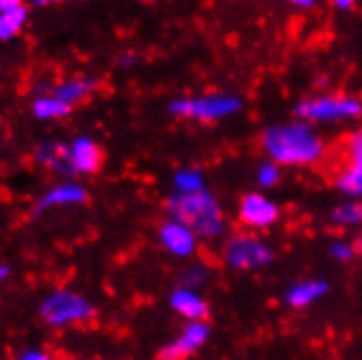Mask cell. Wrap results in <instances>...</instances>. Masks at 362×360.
Instances as JSON below:
<instances>
[{
  "label": "cell",
  "instance_id": "1",
  "mask_svg": "<svg viewBox=\"0 0 362 360\" xmlns=\"http://www.w3.org/2000/svg\"><path fill=\"white\" fill-rule=\"evenodd\" d=\"M262 146L275 164L284 166L319 164L325 153L321 138L310 132V127L303 122L271 127L262 136Z\"/></svg>",
  "mask_w": 362,
  "mask_h": 360
},
{
  "label": "cell",
  "instance_id": "2",
  "mask_svg": "<svg viewBox=\"0 0 362 360\" xmlns=\"http://www.w3.org/2000/svg\"><path fill=\"white\" fill-rule=\"evenodd\" d=\"M168 210L175 221L188 227L194 236L212 238L223 229V212L214 197L205 190L175 194L168 201Z\"/></svg>",
  "mask_w": 362,
  "mask_h": 360
},
{
  "label": "cell",
  "instance_id": "3",
  "mask_svg": "<svg viewBox=\"0 0 362 360\" xmlns=\"http://www.w3.org/2000/svg\"><path fill=\"white\" fill-rule=\"evenodd\" d=\"M319 166H325L334 184L345 194H362V127L349 134L336 149L325 151Z\"/></svg>",
  "mask_w": 362,
  "mask_h": 360
},
{
  "label": "cell",
  "instance_id": "4",
  "mask_svg": "<svg viewBox=\"0 0 362 360\" xmlns=\"http://www.w3.org/2000/svg\"><path fill=\"white\" fill-rule=\"evenodd\" d=\"M297 116L308 120H336V118H358L362 116V103L345 94H325L308 98L297 105Z\"/></svg>",
  "mask_w": 362,
  "mask_h": 360
},
{
  "label": "cell",
  "instance_id": "5",
  "mask_svg": "<svg viewBox=\"0 0 362 360\" xmlns=\"http://www.w3.org/2000/svg\"><path fill=\"white\" fill-rule=\"evenodd\" d=\"M225 260L236 269H257L273 260V251L251 234H236L225 245Z\"/></svg>",
  "mask_w": 362,
  "mask_h": 360
},
{
  "label": "cell",
  "instance_id": "6",
  "mask_svg": "<svg viewBox=\"0 0 362 360\" xmlns=\"http://www.w3.org/2000/svg\"><path fill=\"white\" fill-rule=\"evenodd\" d=\"M94 315V308L74 293H57L42 303V319L50 325L83 321Z\"/></svg>",
  "mask_w": 362,
  "mask_h": 360
},
{
  "label": "cell",
  "instance_id": "7",
  "mask_svg": "<svg viewBox=\"0 0 362 360\" xmlns=\"http://www.w3.org/2000/svg\"><path fill=\"white\" fill-rule=\"evenodd\" d=\"M240 108L234 96H203V98H184L170 105V112L177 116L197 118V120H218Z\"/></svg>",
  "mask_w": 362,
  "mask_h": 360
},
{
  "label": "cell",
  "instance_id": "8",
  "mask_svg": "<svg viewBox=\"0 0 362 360\" xmlns=\"http://www.w3.org/2000/svg\"><path fill=\"white\" fill-rule=\"evenodd\" d=\"M238 219H240V223L245 227L262 229V227L273 225L279 219V208H277V205L271 199H267L264 194L251 192V194H245L240 199Z\"/></svg>",
  "mask_w": 362,
  "mask_h": 360
},
{
  "label": "cell",
  "instance_id": "9",
  "mask_svg": "<svg viewBox=\"0 0 362 360\" xmlns=\"http://www.w3.org/2000/svg\"><path fill=\"white\" fill-rule=\"evenodd\" d=\"M210 337V327L205 321H192L184 334L170 345H166L155 360H186L188 356H192L199 347L205 345Z\"/></svg>",
  "mask_w": 362,
  "mask_h": 360
},
{
  "label": "cell",
  "instance_id": "10",
  "mask_svg": "<svg viewBox=\"0 0 362 360\" xmlns=\"http://www.w3.org/2000/svg\"><path fill=\"white\" fill-rule=\"evenodd\" d=\"M160 236H162L164 247L175 255H190L197 247V238L192 231L177 221L164 223L160 229Z\"/></svg>",
  "mask_w": 362,
  "mask_h": 360
},
{
  "label": "cell",
  "instance_id": "11",
  "mask_svg": "<svg viewBox=\"0 0 362 360\" xmlns=\"http://www.w3.org/2000/svg\"><path fill=\"white\" fill-rule=\"evenodd\" d=\"M72 153V166L74 170H81V173H96L103 164V151L98 144H94L88 138L76 140L70 149Z\"/></svg>",
  "mask_w": 362,
  "mask_h": 360
},
{
  "label": "cell",
  "instance_id": "12",
  "mask_svg": "<svg viewBox=\"0 0 362 360\" xmlns=\"http://www.w3.org/2000/svg\"><path fill=\"white\" fill-rule=\"evenodd\" d=\"M170 303H173V308L179 315H184L190 321H203L205 317H208V303H205L203 299H199L188 289L175 291L173 297H170Z\"/></svg>",
  "mask_w": 362,
  "mask_h": 360
},
{
  "label": "cell",
  "instance_id": "13",
  "mask_svg": "<svg viewBox=\"0 0 362 360\" xmlns=\"http://www.w3.org/2000/svg\"><path fill=\"white\" fill-rule=\"evenodd\" d=\"M325 293H327V284H325V281L310 279V281H301V284L293 286L288 291V295H286V301L293 308H303V306H310L313 301H317Z\"/></svg>",
  "mask_w": 362,
  "mask_h": 360
},
{
  "label": "cell",
  "instance_id": "14",
  "mask_svg": "<svg viewBox=\"0 0 362 360\" xmlns=\"http://www.w3.org/2000/svg\"><path fill=\"white\" fill-rule=\"evenodd\" d=\"M37 158H40L42 164H46L50 168H57V170H64V173H72L74 170V166H72V153L64 144H46V146H40Z\"/></svg>",
  "mask_w": 362,
  "mask_h": 360
},
{
  "label": "cell",
  "instance_id": "15",
  "mask_svg": "<svg viewBox=\"0 0 362 360\" xmlns=\"http://www.w3.org/2000/svg\"><path fill=\"white\" fill-rule=\"evenodd\" d=\"M88 199L86 190L81 186H59L55 188L53 192H48L42 203L37 205V210H44V208H50V205H64V203H83Z\"/></svg>",
  "mask_w": 362,
  "mask_h": 360
},
{
  "label": "cell",
  "instance_id": "16",
  "mask_svg": "<svg viewBox=\"0 0 362 360\" xmlns=\"http://www.w3.org/2000/svg\"><path fill=\"white\" fill-rule=\"evenodd\" d=\"M24 20H27V7L24 5H18L5 13H0V40L13 37L22 29Z\"/></svg>",
  "mask_w": 362,
  "mask_h": 360
},
{
  "label": "cell",
  "instance_id": "17",
  "mask_svg": "<svg viewBox=\"0 0 362 360\" xmlns=\"http://www.w3.org/2000/svg\"><path fill=\"white\" fill-rule=\"evenodd\" d=\"M33 112L37 118H59L70 112V105L59 98H40L35 100Z\"/></svg>",
  "mask_w": 362,
  "mask_h": 360
},
{
  "label": "cell",
  "instance_id": "18",
  "mask_svg": "<svg viewBox=\"0 0 362 360\" xmlns=\"http://www.w3.org/2000/svg\"><path fill=\"white\" fill-rule=\"evenodd\" d=\"M94 90V81H90V79H79V81H70V83H66V86H62L59 90H57V94H55V98H59V100H64V103H70L72 100H76V98H83L88 92H92Z\"/></svg>",
  "mask_w": 362,
  "mask_h": 360
},
{
  "label": "cell",
  "instance_id": "19",
  "mask_svg": "<svg viewBox=\"0 0 362 360\" xmlns=\"http://www.w3.org/2000/svg\"><path fill=\"white\" fill-rule=\"evenodd\" d=\"M332 221L341 223V225L362 223V203L354 201V203H345V205H341V208H336L332 212Z\"/></svg>",
  "mask_w": 362,
  "mask_h": 360
},
{
  "label": "cell",
  "instance_id": "20",
  "mask_svg": "<svg viewBox=\"0 0 362 360\" xmlns=\"http://www.w3.org/2000/svg\"><path fill=\"white\" fill-rule=\"evenodd\" d=\"M279 179V168L275 164H264L260 168V173H257V184L269 188V186H275Z\"/></svg>",
  "mask_w": 362,
  "mask_h": 360
},
{
  "label": "cell",
  "instance_id": "21",
  "mask_svg": "<svg viewBox=\"0 0 362 360\" xmlns=\"http://www.w3.org/2000/svg\"><path fill=\"white\" fill-rule=\"evenodd\" d=\"M177 186L184 190V192H197L201 190V182H199V177L192 175V173H184V175H179L177 177Z\"/></svg>",
  "mask_w": 362,
  "mask_h": 360
},
{
  "label": "cell",
  "instance_id": "22",
  "mask_svg": "<svg viewBox=\"0 0 362 360\" xmlns=\"http://www.w3.org/2000/svg\"><path fill=\"white\" fill-rule=\"evenodd\" d=\"M332 253H334L339 260H351V258H354V249H351V247H345V245H334V247H332Z\"/></svg>",
  "mask_w": 362,
  "mask_h": 360
},
{
  "label": "cell",
  "instance_id": "23",
  "mask_svg": "<svg viewBox=\"0 0 362 360\" xmlns=\"http://www.w3.org/2000/svg\"><path fill=\"white\" fill-rule=\"evenodd\" d=\"M20 360H50L46 354H40V352H31V354H24Z\"/></svg>",
  "mask_w": 362,
  "mask_h": 360
},
{
  "label": "cell",
  "instance_id": "24",
  "mask_svg": "<svg viewBox=\"0 0 362 360\" xmlns=\"http://www.w3.org/2000/svg\"><path fill=\"white\" fill-rule=\"evenodd\" d=\"M20 3H16V0H0V11H9V9H13V7H18Z\"/></svg>",
  "mask_w": 362,
  "mask_h": 360
},
{
  "label": "cell",
  "instance_id": "25",
  "mask_svg": "<svg viewBox=\"0 0 362 360\" xmlns=\"http://www.w3.org/2000/svg\"><path fill=\"white\" fill-rule=\"evenodd\" d=\"M351 249H354V255H362V236H358V238L354 240Z\"/></svg>",
  "mask_w": 362,
  "mask_h": 360
},
{
  "label": "cell",
  "instance_id": "26",
  "mask_svg": "<svg viewBox=\"0 0 362 360\" xmlns=\"http://www.w3.org/2000/svg\"><path fill=\"white\" fill-rule=\"evenodd\" d=\"M336 7H339V9H349V7H354V5L345 0V3H336Z\"/></svg>",
  "mask_w": 362,
  "mask_h": 360
},
{
  "label": "cell",
  "instance_id": "27",
  "mask_svg": "<svg viewBox=\"0 0 362 360\" xmlns=\"http://www.w3.org/2000/svg\"><path fill=\"white\" fill-rule=\"evenodd\" d=\"M5 275H7V269H5V267H0V279H3Z\"/></svg>",
  "mask_w": 362,
  "mask_h": 360
}]
</instances>
